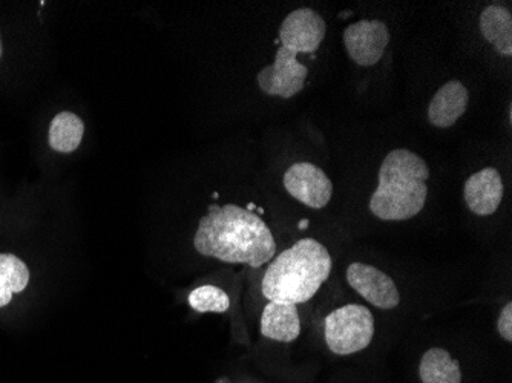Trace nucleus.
I'll return each mask as SVG.
<instances>
[{"label":"nucleus","mask_w":512,"mask_h":383,"mask_svg":"<svg viewBox=\"0 0 512 383\" xmlns=\"http://www.w3.org/2000/svg\"><path fill=\"white\" fill-rule=\"evenodd\" d=\"M306 226H309V221H302L301 226H299V229H306Z\"/></svg>","instance_id":"nucleus-19"},{"label":"nucleus","mask_w":512,"mask_h":383,"mask_svg":"<svg viewBox=\"0 0 512 383\" xmlns=\"http://www.w3.org/2000/svg\"><path fill=\"white\" fill-rule=\"evenodd\" d=\"M332 266L327 247L313 238L299 239L270 261L261 290L269 301L304 304L329 279Z\"/></svg>","instance_id":"nucleus-3"},{"label":"nucleus","mask_w":512,"mask_h":383,"mask_svg":"<svg viewBox=\"0 0 512 383\" xmlns=\"http://www.w3.org/2000/svg\"><path fill=\"white\" fill-rule=\"evenodd\" d=\"M375 336V318L364 305L336 308L325 318V342L339 356L365 350Z\"/></svg>","instance_id":"nucleus-4"},{"label":"nucleus","mask_w":512,"mask_h":383,"mask_svg":"<svg viewBox=\"0 0 512 383\" xmlns=\"http://www.w3.org/2000/svg\"><path fill=\"white\" fill-rule=\"evenodd\" d=\"M479 30L486 42L505 57L512 56V14L505 5H490L479 17Z\"/></svg>","instance_id":"nucleus-13"},{"label":"nucleus","mask_w":512,"mask_h":383,"mask_svg":"<svg viewBox=\"0 0 512 383\" xmlns=\"http://www.w3.org/2000/svg\"><path fill=\"white\" fill-rule=\"evenodd\" d=\"M470 92L460 80L440 86L428 105V122L434 128H451L467 112Z\"/></svg>","instance_id":"nucleus-11"},{"label":"nucleus","mask_w":512,"mask_h":383,"mask_svg":"<svg viewBox=\"0 0 512 383\" xmlns=\"http://www.w3.org/2000/svg\"><path fill=\"white\" fill-rule=\"evenodd\" d=\"M345 50L356 65L373 66L384 56L390 30L382 20H358L342 33Z\"/></svg>","instance_id":"nucleus-6"},{"label":"nucleus","mask_w":512,"mask_h":383,"mask_svg":"<svg viewBox=\"0 0 512 383\" xmlns=\"http://www.w3.org/2000/svg\"><path fill=\"white\" fill-rule=\"evenodd\" d=\"M505 194L502 175L494 167H485L471 175L463 186V198L471 212L479 217H490L499 209Z\"/></svg>","instance_id":"nucleus-10"},{"label":"nucleus","mask_w":512,"mask_h":383,"mask_svg":"<svg viewBox=\"0 0 512 383\" xmlns=\"http://www.w3.org/2000/svg\"><path fill=\"white\" fill-rule=\"evenodd\" d=\"M2 51H4V48H2V39H0V57H2Z\"/></svg>","instance_id":"nucleus-20"},{"label":"nucleus","mask_w":512,"mask_h":383,"mask_svg":"<svg viewBox=\"0 0 512 383\" xmlns=\"http://www.w3.org/2000/svg\"><path fill=\"white\" fill-rule=\"evenodd\" d=\"M28 282L27 264L11 253H0V308L10 304L13 295L27 289Z\"/></svg>","instance_id":"nucleus-16"},{"label":"nucleus","mask_w":512,"mask_h":383,"mask_svg":"<svg viewBox=\"0 0 512 383\" xmlns=\"http://www.w3.org/2000/svg\"><path fill=\"white\" fill-rule=\"evenodd\" d=\"M261 333L276 342H293L301 334L298 308L290 302L269 301L261 316Z\"/></svg>","instance_id":"nucleus-12"},{"label":"nucleus","mask_w":512,"mask_h":383,"mask_svg":"<svg viewBox=\"0 0 512 383\" xmlns=\"http://www.w3.org/2000/svg\"><path fill=\"white\" fill-rule=\"evenodd\" d=\"M422 383H460L462 370L459 362L444 348H430L419 365Z\"/></svg>","instance_id":"nucleus-14"},{"label":"nucleus","mask_w":512,"mask_h":383,"mask_svg":"<svg viewBox=\"0 0 512 383\" xmlns=\"http://www.w3.org/2000/svg\"><path fill=\"white\" fill-rule=\"evenodd\" d=\"M307 77L309 68L298 62V53L286 46H279L275 62L261 69L256 76V82L264 94L292 99L304 89Z\"/></svg>","instance_id":"nucleus-5"},{"label":"nucleus","mask_w":512,"mask_h":383,"mask_svg":"<svg viewBox=\"0 0 512 383\" xmlns=\"http://www.w3.org/2000/svg\"><path fill=\"white\" fill-rule=\"evenodd\" d=\"M195 250L227 264L264 266L276 252L275 238L256 213L237 204H211L194 238Z\"/></svg>","instance_id":"nucleus-1"},{"label":"nucleus","mask_w":512,"mask_h":383,"mask_svg":"<svg viewBox=\"0 0 512 383\" xmlns=\"http://www.w3.org/2000/svg\"><path fill=\"white\" fill-rule=\"evenodd\" d=\"M283 181L287 192L310 209H322L332 200V181L316 164L306 161L292 164Z\"/></svg>","instance_id":"nucleus-7"},{"label":"nucleus","mask_w":512,"mask_h":383,"mask_svg":"<svg viewBox=\"0 0 512 383\" xmlns=\"http://www.w3.org/2000/svg\"><path fill=\"white\" fill-rule=\"evenodd\" d=\"M189 305L198 313H226L230 299L224 290L215 285H201L189 295Z\"/></svg>","instance_id":"nucleus-17"},{"label":"nucleus","mask_w":512,"mask_h":383,"mask_svg":"<svg viewBox=\"0 0 512 383\" xmlns=\"http://www.w3.org/2000/svg\"><path fill=\"white\" fill-rule=\"evenodd\" d=\"M85 134V125L82 118L77 117L73 112H60L53 118L50 126L51 149L60 154H71L79 148Z\"/></svg>","instance_id":"nucleus-15"},{"label":"nucleus","mask_w":512,"mask_h":383,"mask_svg":"<svg viewBox=\"0 0 512 383\" xmlns=\"http://www.w3.org/2000/svg\"><path fill=\"white\" fill-rule=\"evenodd\" d=\"M347 282L368 304L379 310H393L401 302V293L393 279L364 262H353L348 266Z\"/></svg>","instance_id":"nucleus-8"},{"label":"nucleus","mask_w":512,"mask_h":383,"mask_svg":"<svg viewBox=\"0 0 512 383\" xmlns=\"http://www.w3.org/2000/svg\"><path fill=\"white\" fill-rule=\"evenodd\" d=\"M327 33L325 20L312 8L292 11L281 23L279 42L295 53L312 54L319 50Z\"/></svg>","instance_id":"nucleus-9"},{"label":"nucleus","mask_w":512,"mask_h":383,"mask_svg":"<svg viewBox=\"0 0 512 383\" xmlns=\"http://www.w3.org/2000/svg\"><path fill=\"white\" fill-rule=\"evenodd\" d=\"M430 167L408 149H394L382 161L378 189L370 198V210L382 221H407L427 203Z\"/></svg>","instance_id":"nucleus-2"},{"label":"nucleus","mask_w":512,"mask_h":383,"mask_svg":"<svg viewBox=\"0 0 512 383\" xmlns=\"http://www.w3.org/2000/svg\"><path fill=\"white\" fill-rule=\"evenodd\" d=\"M500 336L506 342L512 341V302H508L500 311L499 322H497Z\"/></svg>","instance_id":"nucleus-18"}]
</instances>
